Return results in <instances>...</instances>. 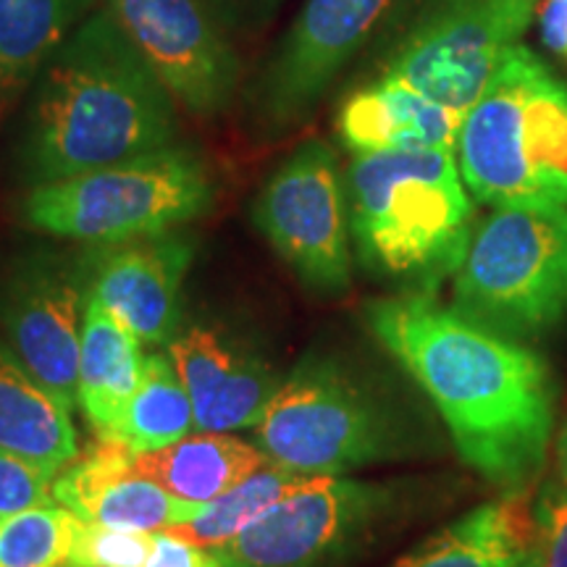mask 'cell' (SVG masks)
<instances>
[{
  "mask_svg": "<svg viewBox=\"0 0 567 567\" xmlns=\"http://www.w3.org/2000/svg\"><path fill=\"white\" fill-rule=\"evenodd\" d=\"M193 429V400L184 389L174 358L168 352L145 354L137 389L111 439L134 452H151L179 442Z\"/></svg>",
  "mask_w": 567,
  "mask_h": 567,
  "instance_id": "23",
  "label": "cell"
},
{
  "mask_svg": "<svg viewBox=\"0 0 567 567\" xmlns=\"http://www.w3.org/2000/svg\"><path fill=\"white\" fill-rule=\"evenodd\" d=\"M134 450L101 439L53 478V499L82 520L105 528L155 530L193 520L203 505L187 502L132 467Z\"/></svg>",
  "mask_w": 567,
  "mask_h": 567,
  "instance_id": "15",
  "label": "cell"
},
{
  "mask_svg": "<svg viewBox=\"0 0 567 567\" xmlns=\"http://www.w3.org/2000/svg\"><path fill=\"white\" fill-rule=\"evenodd\" d=\"M455 153L478 203L567 205V84L515 45L465 113Z\"/></svg>",
  "mask_w": 567,
  "mask_h": 567,
  "instance_id": "5",
  "label": "cell"
},
{
  "mask_svg": "<svg viewBox=\"0 0 567 567\" xmlns=\"http://www.w3.org/2000/svg\"><path fill=\"white\" fill-rule=\"evenodd\" d=\"M213 13L218 24L229 27H245L247 21H255V17L268 11V6L276 0H203Z\"/></svg>",
  "mask_w": 567,
  "mask_h": 567,
  "instance_id": "30",
  "label": "cell"
},
{
  "mask_svg": "<svg viewBox=\"0 0 567 567\" xmlns=\"http://www.w3.org/2000/svg\"><path fill=\"white\" fill-rule=\"evenodd\" d=\"M274 463L305 476H342L415 455L417 423L384 384L337 354L305 358L252 425Z\"/></svg>",
  "mask_w": 567,
  "mask_h": 567,
  "instance_id": "4",
  "label": "cell"
},
{
  "mask_svg": "<svg viewBox=\"0 0 567 567\" xmlns=\"http://www.w3.org/2000/svg\"><path fill=\"white\" fill-rule=\"evenodd\" d=\"M74 274L61 264H30L13 276L0 300L11 352L69 410L80 392V308L87 300Z\"/></svg>",
  "mask_w": 567,
  "mask_h": 567,
  "instance_id": "13",
  "label": "cell"
},
{
  "mask_svg": "<svg viewBox=\"0 0 567 567\" xmlns=\"http://www.w3.org/2000/svg\"><path fill=\"white\" fill-rule=\"evenodd\" d=\"M260 446L224 431H200L184 436L163 450L134 452L132 467L140 476L155 481L168 492L197 505L224 496L268 463Z\"/></svg>",
  "mask_w": 567,
  "mask_h": 567,
  "instance_id": "20",
  "label": "cell"
},
{
  "mask_svg": "<svg viewBox=\"0 0 567 567\" xmlns=\"http://www.w3.org/2000/svg\"><path fill=\"white\" fill-rule=\"evenodd\" d=\"M97 0H0V103H11Z\"/></svg>",
  "mask_w": 567,
  "mask_h": 567,
  "instance_id": "22",
  "label": "cell"
},
{
  "mask_svg": "<svg viewBox=\"0 0 567 567\" xmlns=\"http://www.w3.org/2000/svg\"><path fill=\"white\" fill-rule=\"evenodd\" d=\"M360 264L402 295H434L463 266L473 203L455 153H365L344 174Z\"/></svg>",
  "mask_w": 567,
  "mask_h": 567,
  "instance_id": "3",
  "label": "cell"
},
{
  "mask_svg": "<svg viewBox=\"0 0 567 567\" xmlns=\"http://www.w3.org/2000/svg\"><path fill=\"white\" fill-rule=\"evenodd\" d=\"M534 547V502L515 492L473 507L389 567H515Z\"/></svg>",
  "mask_w": 567,
  "mask_h": 567,
  "instance_id": "18",
  "label": "cell"
},
{
  "mask_svg": "<svg viewBox=\"0 0 567 567\" xmlns=\"http://www.w3.org/2000/svg\"><path fill=\"white\" fill-rule=\"evenodd\" d=\"M216 184L195 151L168 145L69 179L34 184L21 218L53 237L113 245L158 237L213 208Z\"/></svg>",
  "mask_w": 567,
  "mask_h": 567,
  "instance_id": "6",
  "label": "cell"
},
{
  "mask_svg": "<svg viewBox=\"0 0 567 567\" xmlns=\"http://www.w3.org/2000/svg\"><path fill=\"white\" fill-rule=\"evenodd\" d=\"M542 38L551 53L567 59V0H547L544 3Z\"/></svg>",
  "mask_w": 567,
  "mask_h": 567,
  "instance_id": "31",
  "label": "cell"
},
{
  "mask_svg": "<svg viewBox=\"0 0 567 567\" xmlns=\"http://www.w3.org/2000/svg\"><path fill=\"white\" fill-rule=\"evenodd\" d=\"M365 323L434 402L460 457L502 494L528 492L555 429L547 360L442 308L434 295L375 300L365 305Z\"/></svg>",
  "mask_w": 567,
  "mask_h": 567,
  "instance_id": "1",
  "label": "cell"
},
{
  "mask_svg": "<svg viewBox=\"0 0 567 567\" xmlns=\"http://www.w3.org/2000/svg\"><path fill=\"white\" fill-rule=\"evenodd\" d=\"M84 520L69 507L42 505L0 520V567H71Z\"/></svg>",
  "mask_w": 567,
  "mask_h": 567,
  "instance_id": "25",
  "label": "cell"
},
{
  "mask_svg": "<svg viewBox=\"0 0 567 567\" xmlns=\"http://www.w3.org/2000/svg\"><path fill=\"white\" fill-rule=\"evenodd\" d=\"M452 310L513 342H538L567 318V205L496 208L473 231Z\"/></svg>",
  "mask_w": 567,
  "mask_h": 567,
  "instance_id": "7",
  "label": "cell"
},
{
  "mask_svg": "<svg viewBox=\"0 0 567 567\" xmlns=\"http://www.w3.org/2000/svg\"><path fill=\"white\" fill-rule=\"evenodd\" d=\"M105 9L176 105L197 118L229 109L239 87V59L203 0H105Z\"/></svg>",
  "mask_w": 567,
  "mask_h": 567,
  "instance_id": "11",
  "label": "cell"
},
{
  "mask_svg": "<svg viewBox=\"0 0 567 567\" xmlns=\"http://www.w3.org/2000/svg\"><path fill=\"white\" fill-rule=\"evenodd\" d=\"M153 549L147 530L105 528L84 520L71 549V567H145Z\"/></svg>",
  "mask_w": 567,
  "mask_h": 567,
  "instance_id": "26",
  "label": "cell"
},
{
  "mask_svg": "<svg viewBox=\"0 0 567 567\" xmlns=\"http://www.w3.org/2000/svg\"><path fill=\"white\" fill-rule=\"evenodd\" d=\"M145 567H224V563L213 549L197 547L172 530H155Z\"/></svg>",
  "mask_w": 567,
  "mask_h": 567,
  "instance_id": "29",
  "label": "cell"
},
{
  "mask_svg": "<svg viewBox=\"0 0 567 567\" xmlns=\"http://www.w3.org/2000/svg\"><path fill=\"white\" fill-rule=\"evenodd\" d=\"M316 476H305V473H295L274 460H268L264 467L247 476L243 484L229 488L224 496L203 505L193 520L179 523L172 534L187 538V542L197 544V547L216 549L221 544L231 542L234 536L243 534L250 523L258 520L266 509H271L276 502L287 499L289 494L300 492L313 481Z\"/></svg>",
  "mask_w": 567,
  "mask_h": 567,
  "instance_id": "24",
  "label": "cell"
},
{
  "mask_svg": "<svg viewBox=\"0 0 567 567\" xmlns=\"http://www.w3.org/2000/svg\"><path fill=\"white\" fill-rule=\"evenodd\" d=\"M392 0H308L255 84L268 126L302 118L363 45Z\"/></svg>",
  "mask_w": 567,
  "mask_h": 567,
  "instance_id": "12",
  "label": "cell"
},
{
  "mask_svg": "<svg viewBox=\"0 0 567 567\" xmlns=\"http://www.w3.org/2000/svg\"><path fill=\"white\" fill-rule=\"evenodd\" d=\"M0 450L55 476L80 455L71 410L32 379L9 344H0Z\"/></svg>",
  "mask_w": 567,
  "mask_h": 567,
  "instance_id": "21",
  "label": "cell"
},
{
  "mask_svg": "<svg viewBox=\"0 0 567 567\" xmlns=\"http://www.w3.org/2000/svg\"><path fill=\"white\" fill-rule=\"evenodd\" d=\"M538 567H567V486L549 481L534 502Z\"/></svg>",
  "mask_w": 567,
  "mask_h": 567,
  "instance_id": "28",
  "label": "cell"
},
{
  "mask_svg": "<svg viewBox=\"0 0 567 567\" xmlns=\"http://www.w3.org/2000/svg\"><path fill=\"white\" fill-rule=\"evenodd\" d=\"M21 161L34 184L69 179L176 142V101L101 6L40 69Z\"/></svg>",
  "mask_w": 567,
  "mask_h": 567,
  "instance_id": "2",
  "label": "cell"
},
{
  "mask_svg": "<svg viewBox=\"0 0 567 567\" xmlns=\"http://www.w3.org/2000/svg\"><path fill=\"white\" fill-rule=\"evenodd\" d=\"M536 0H444L410 32L384 74L467 113L520 45Z\"/></svg>",
  "mask_w": 567,
  "mask_h": 567,
  "instance_id": "10",
  "label": "cell"
},
{
  "mask_svg": "<svg viewBox=\"0 0 567 567\" xmlns=\"http://www.w3.org/2000/svg\"><path fill=\"white\" fill-rule=\"evenodd\" d=\"M55 473L32 460L0 450V520L24 509L55 505Z\"/></svg>",
  "mask_w": 567,
  "mask_h": 567,
  "instance_id": "27",
  "label": "cell"
},
{
  "mask_svg": "<svg viewBox=\"0 0 567 567\" xmlns=\"http://www.w3.org/2000/svg\"><path fill=\"white\" fill-rule=\"evenodd\" d=\"M465 113L446 109L384 74L342 103L337 132L352 155L457 151Z\"/></svg>",
  "mask_w": 567,
  "mask_h": 567,
  "instance_id": "17",
  "label": "cell"
},
{
  "mask_svg": "<svg viewBox=\"0 0 567 567\" xmlns=\"http://www.w3.org/2000/svg\"><path fill=\"white\" fill-rule=\"evenodd\" d=\"M557 481H563L567 486V417L557 436Z\"/></svg>",
  "mask_w": 567,
  "mask_h": 567,
  "instance_id": "32",
  "label": "cell"
},
{
  "mask_svg": "<svg viewBox=\"0 0 567 567\" xmlns=\"http://www.w3.org/2000/svg\"><path fill=\"white\" fill-rule=\"evenodd\" d=\"M189 264L193 243L176 231L103 245L87 264V297L130 326L142 344L168 347L179 334Z\"/></svg>",
  "mask_w": 567,
  "mask_h": 567,
  "instance_id": "14",
  "label": "cell"
},
{
  "mask_svg": "<svg viewBox=\"0 0 567 567\" xmlns=\"http://www.w3.org/2000/svg\"><path fill=\"white\" fill-rule=\"evenodd\" d=\"M396 513L394 486L316 476L213 551L224 567H347Z\"/></svg>",
  "mask_w": 567,
  "mask_h": 567,
  "instance_id": "8",
  "label": "cell"
},
{
  "mask_svg": "<svg viewBox=\"0 0 567 567\" xmlns=\"http://www.w3.org/2000/svg\"><path fill=\"white\" fill-rule=\"evenodd\" d=\"M168 354L193 400L200 431L252 429L281 386L264 358L213 326H189L174 337Z\"/></svg>",
  "mask_w": 567,
  "mask_h": 567,
  "instance_id": "16",
  "label": "cell"
},
{
  "mask_svg": "<svg viewBox=\"0 0 567 567\" xmlns=\"http://www.w3.org/2000/svg\"><path fill=\"white\" fill-rule=\"evenodd\" d=\"M255 224L310 289L331 295L350 287L347 184L323 140L302 142L268 176L255 200Z\"/></svg>",
  "mask_w": 567,
  "mask_h": 567,
  "instance_id": "9",
  "label": "cell"
},
{
  "mask_svg": "<svg viewBox=\"0 0 567 567\" xmlns=\"http://www.w3.org/2000/svg\"><path fill=\"white\" fill-rule=\"evenodd\" d=\"M142 363L145 354L137 334L109 313L101 302L87 297L82 318L76 402L101 439H111L122 421L137 389Z\"/></svg>",
  "mask_w": 567,
  "mask_h": 567,
  "instance_id": "19",
  "label": "cell"
},
{
  "mask_svg": "<svg viewBox=\"0 0 567 567\" xmlns=\"http://www.w3.org/2000/svg\"><path fill=\"white\" fill-rule=\"evenodd\" d=\"M515 567H538V555H536V547H534V551H530V555L523 559L520 565H515Z\"/></svg>",
  "mask_w": 567,
  "mask_h": 567,
  "instance_id": "33",
  "label": "cell"
}]
</instances>
